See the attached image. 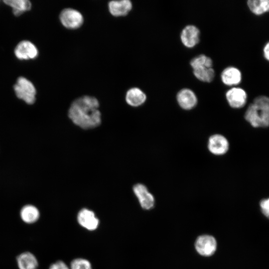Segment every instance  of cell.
Returning <instances> with one entry per match:
<instances>
[{
    "label": "cell",
    "mask_w": 269,
    "mask_h": 269,
    "mask_svg": "<svg viewBox=\"0 0 269 269\" xmlns=\"http://www.w3.org/2000/svg\"><path fill=\"white\" fill-rule=\"evenodd\" d=\"M98 100L92 96H84L75 100L68 110V116L77 126L84 129L98 126L101 122Z\"/></svg>",
    "instance_id": "obj_1"
},
{
    "label": "cell",
    "mask_w": 269,
    "mask_h": 269,
    "mask_svg": "<svg viewBox=\"0 0 269 269\" xmlns=\"http://www.w3.org/2000/svg\"><path fill=\"white\" fill-rule=\"evenodd\" d=\"M245 118L255 128L269 126V97L266 96L257 97L248 107Z\"/></svg>",
    "instance_id": "obj_2"
},
{
    "label": "cell",
    "mask_w": 269,
    "mask_h": 269,
    "mask_svg": "<svg viewBox=\"0 0 269 269\" xmlns=\"http://www.w3.org/2000/svg\"><path fill=\"white\" fill-rule=\"evenodd\" d=\"M13 88L16 96L26 104H32L35 102L36 91L33 83L27 79L19 77Z\"/></svg>",
    "instance_id": "obj_3"
},
{
    "label": "cell",
    "mask_w": 269,
    "mask_h": 269,
    "mask_svg": "<svg viewBox=\"0 0 269 269\" xmlns=\"http://www.w3.org/2000/svg\"><path fill=\"white\" fill-rule=\"evenodd\" d=\"M217 243L215 238L209 235L199 236L195 242L196 252L201 256L209 257L216 251Z\"/></svg>",
    "instance_id": "obj_4"
},
{
    "label": "cell",
    "mask_w": 269,
    "mask_h": 269,
    "mask_svg": "<svg viewBox=\"0 0 269 269\" xmlns=\"http://www.w3.org/2000/svg\"><path fill=\"white\" fill-rule=\"evenodd\" d=\"M59 18L62 24L66 28L71 29L80 27L84 21L83 16L81 12L71 8L64 9L61 12Z\"/></svg>",
    "instance_id": "obj_5"
},
{
    "label": "cell",
    "mask_w": 269,
    "mask_h": 269,
    "mask_svg": "<svg viewBox=\"0 0 269 269\" xmlns=\"http://www.w3.org/2000/svg\"><path fill=\"white\" fill-rule=\"evenodd\" d=\"M77 220L82 227L90 231L96 230L100 224L95 213L87 208H83L79 211Z\"/></svg>",
    "instance_id": "obj_6"
},
{
    "label": "cell",
    "mask_w": 269,
    "mask_h": 269,
    "mask_svg": "<svg viewBox=\"0 0 269 269\" xmlns=\"http://www.w3.org/2000/svg\"><path fill=\"white\" fill-rule=\"evenodd\" d=\"M226 98L231 107L239 109L246 105L248 95L246 91L243 88L234 87L226 92Z\"/></svg>",
    "instance_id": "obj_7"
},
{
    "label": "cell",
    "mask_w": 269,
    "mask_h": 269,
    "mask_svg": "<svg viewBox=\"0 0 269 269\" xmlns=\"http://www.w3.org/2000/svg\"><path fill=\"white\" fill-rule=\"evenodd\" d=\"M15 56L20 60H29L35 58L38 54L35 45L28 40L20 42L14 49Z\"/></svg>",
    "instance_id": "obj_8"
},
{
    "label": "cell",
    "mask_w": 269,
    "mask_h": 269,
    "mask_svg": "<svg viewBox=\"0 0 269 269\" xmlns=\"http://www.w3.org/2000/svg\"><path fill=\"white\" fill-rule=\"evenodd\" d=\"M133 191L143 209L149 210L154 206V198L145 185L136 184L134 186Z\"/></svg>",
    "instance_id": "obj_9"
},
{
    "label": "cell",
    "mask_w": 269,
    "mask_h": 269,
    "mask_svg": "<svg viewBox=\"0 0 269 269\" xmlns=\"http://www.w3.org/2000/svg\"><path fill=\"white\" fill-rule=\"evenodd\" d=\"M200 30L195 25H188L183 28L180 34L182 44L187 48H193L199 42Z\"/></svg>",
    "instance_id": "obj_10"
},
{
    "label": "cell",
    "mask_w": 269,
    "mask_h": 269,
    "mask_svg": "<svg viewBox=\"0 0 269 269\" xmlns=\"http://www.w3.org/2000/svg\"><path fill=\"white\" fill-rule=\"evenodd\" d=\"M209 151L215 155H223L229 149V142L223 135L216 134L211 136L208 140Z\"/></svg>",
    "instance_id": "obj_11"
},
{
    "label": "cell",
    "mask_w": 269,
    "mask_h": 269,
    "mask_svg": "<svg viewBox=\"0 0 269 269\" xmlns=\"http://www.w3.org/2000/svg\"><path fill=\"white\" fill-rule=\"evenodd\" d=\"M176 99L180 107L186 110L192 109L197 103L196 95L192 90L188 88L180 90L176 95Z\"/></svg>",
    "instance_id": "obj_12"
},
{
    "label": "cell",
    "mask_w": 269,
    "mask_h": 269,
    "mask_svg": "<svg viewBox=\"0 0 269 269\" xmlns=\"http://www.w3.org/2000/svg\"><path fill=\"white\" fill-rule=\"evenodd\" d=\"M221 78L225 85L229 86H236L241 82L242 75L238 68L229 66L225 68L222 72Z\"/></svg>",
    "instance_id": "obj_13"
},
{
    "label": "cell",
    "mask_w": 269,
    "mask_h": 269,
    "mask_svg": "<svg viewBox=\"0 0 269 269\" xmlns=\"http://www.w3.org/2000/svg\"><path fill=\"white\" fill-rule=\"evenodd\" d=\"M110 12L115 16L126 15L132 8V2L129 0H112L109 2Z\"/></svg>",
    "instance_id": "obj_14"
},
{
    "label": "cell",
    "mask_w": 269,
    "mask_h": 269,
    "mask_svg": "<svg viewBox=\"0 0 269 269\" xmlns=\"http://www.w3.org/2000/svg\"><path fill=\"white\" fill-rule=\"evenodd\" d=\"M146 99L145 93L139 88L134 87L129 89L126 95V101L130 106L138 107L143 104Z\"/></svg>",
    "instance_id": "obj_15"
},
{
    "label": "cell",
    "mask_w": 269,
    "mask_h": 269,
    "mask_svg": "<svg viewBox=\"0 0 269 269\" xmlns=\"http://www.w3.org/2000/svg\"><path fill=\"white\" fill-rule=\"evenodd\" d=\"M19 269H36L38 263L32 253L26 252L18 255L16 258Z\"/></svg>",
    "instance_id": "obj_16"
},
{
    "label": "cell",
    "mask_w": 269,
    "mask_h": 269,
    "mask_svg": "<svg viewBox=\"0 0 269 269\" xmlns=\"http://www.w3.org/2000/svg\"><path fill=\"white\" fill-rule=\"evenodd\" d=\"M22 220L27 224L36 222L39 218L40 213L38 209L34 206L28 204L24 206L20 212Z\"/></svg>",
    "instance_id": "obj_17"
},
{
    "label": "cell",
    "mask_w": 269,
    "mask_h": 269,
    "mask_svg": "<svg viewBox=\"0 0 269 269\" xmlns=\"http://www.w3.org/2000/svg\"><path fill=\"white\" fill-rule=\"evenodd\" d=\"M3 2L11 7L13 13L15 16L20 15L31 7V3L28 0H5Z\"/></svg>",
    "instance_id": "obj_18"
},
{
    "label": "cell",
    "mask_w": 269,
    "mask_h": 269,
    "mask_svg": "<svg viewBox=\"0 0 269 269\" xmlns=\"http://www.w3.org/2000/svg\"><path fill=\"white\" fill-rule=\"evenodd\" d=\"M247 5L250 11L257 15L269 12V0H249Z\"/></svg>",
    "instance_id": "obj_19"
},
{
    "label": "cell",
    "mask_w": 269,
    "mask_h": 269,
    "mask_svg": "<svg viewBox=\"0 0 269 269\" xmlns=\"http://www.w3.org/2000/svg\"><path fill=\"white\" fill-rule=\"evenodd\" d=\"M195 77L204 82H211L214 78L215 71L212 68L200 67L193 69Z\"/></svg>",
    "instance_id": "obj_20"
},
{
    "label": "cell",
    "mask_w": 269,
    "mask_h": 269,
    "mask_svg": "<svg viewBox=\"0 0 269 269\" xmlns=\"http://www.w3.org/2000/svg\"><path fill=\"white\" fill-rule=\"evenodd\" d=\"M190 64L193 69L200 68H212V60L208 56L201 54L191 59Z\"/></svg>",
    "instance_id": "obj_21"
},
{
    "label": "cell",
    "mask_w": 269,
    "mask_h": 269,
    "mask_svg": "<svg viewBox=\"0 0 269 269\" xmlns=\"http://www.w3.org/2000/svg\"><path fill=\"white\" fill-rule=\"evenodd\" d=\"M70 269H92L91 263L84 258H76L70 263Z\"/></svg>",
    "instance_id": "obj_22"
},
{
    "label": "cell",
    "mask_w": 269,
    "mask_h": 269,
    "mask_svg": "<svg viewBox=\"0 0 269 269\" xmlns=\"http://www.w3.org/2000/svg\"><path fill=\"white\" fill-rule=\"evenodd\" d=\"M260 205L263 214L269 219V198L263 199Z\"/></svg>",
    "instance_id": "obj_23"
},
{
    "label": "cell",
    "mask_w": 269,
    "mask_h": 269,
    "mask_svg": "<svg viewBox=\"0 0 269 269\" xmlns=\"http://www.w3.org/2000/svg\"><path fill=\"white\" fill-rule=\"evenodd\" d=\"M49 269H70L67 264L62 261H58L51 264Z\"/></svg>",
    "instance_id": "obj_24"
},
{
    "label": "cell",
    "mask_w": 269,
    "mask_h": 269,
    "mask_svg": "<svg viewBox=\"0 0 269 269\" xmlns=\"http://www.w3.org/2000/svg\"><path fill=\"white\" fill-rule=\"evenodd\" d=\"M263 54L265 59L269 61V41L266 43L263 48Z\"/></svg>",
    "instance_id": "obj_25"
}]
</instances>
